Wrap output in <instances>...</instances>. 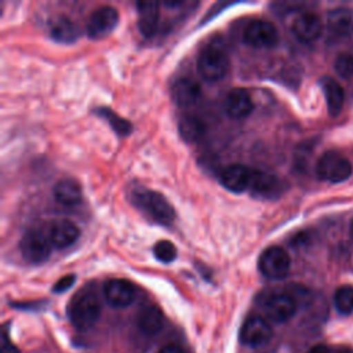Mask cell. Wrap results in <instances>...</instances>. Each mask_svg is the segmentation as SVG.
Returning a JSON list of instances; mask_svg holds the SVG:
<instances>
[{
  "mask_svg": "<svg viewBox=\"0 0 353 353\" xmlns=\"http://www.w3.org/2000/svg\"><path fill=\"white\" fill-rule=\"evenodd\" d=\"M291 259L287 251L279 245L268 247L262 251L258 259L259 272L272 280H279L287 276L290 272Z\"/></svg>",
  "mask_w": 353,
  "mask_h": 353,
  "instance_id": "52a82bcc",
  "label": "cell"
},
{
  "mask_svg": "<svg viewBox=\"0 0 353 353\" xmlns=\"http://www.w3.org/2000/svg\"><path fill=\"white\" fill-rule=\"evenodd\" d=\"M229 57L223 46L208 44L197 57V70L207 81L221 80L229 70Z\"/></svg>",
  "mask_w": 353,
  "mask_h": 353,
  "instance_id": "3957f363",
  "label": "cell"
},
{
  "mask_svg": "<svg viewBox=\"0 0 353 353\" xmlns=\"http://www.w3.org/2000/svg\"><path fill=\"white\" fill-rule=\"evenodd\" d=\"M321 87H323V92L325 97L327 109L330 114L336 116L341 112L345 101V94L341 84L331 77H324L321 80Z\"/></svg>",
  "mask_w": 353,
  "mask_h": 353,
  "instance_id": "cb8c5ba5",
  "label": "cell"
},
{
  "mask_svg": "<svg viewBox=\"0 0 353 353\" xmlns=\"http://www.w3.org/2000/svg\"><path fill=\"white\" fill-rule=\"evenodd\" d=\"M292 33L294 36L303 41V43H310L319 39L323 30V22L319 15L314 12H301L292 22Z\"/></svg>",
  "mask_w": 353,
  "mask_h": 353,
  "instance_id": "2e32d148",
  "label": "cell"
},
{
  "mask_svg": "<svg viewBox=\"0 0 353 353\" xmlns=\"http://www.w3.org/2000/svg\"><path fill=\"white\" fill-rule=\"evenodd\" d=\"M153 254L157 261L170 263L176 258V248L170 240H159L153 247Z\"/></svg>",
  "mask_w": 353,
  "mask_h": 353,
  "instance_id": "4316f807",
  "label": "cell"
},
{
  "mask_svg": "<svg viewBox=\"0 0 353 353\" xmlns=\"http://www.w3.org/2000/svg\"><path fill=\"white\" fill-rule=\"evenodd\" d=\"M138 10V29L142 36L152 37L157 32L159 26V4L153 1L137 3Z\"/></svg>",
  "mask_w": 353,
  "mask_h": 353,
  "instance_id": "ac0fdd59",
  "label": "cell"
},
{
  "mask_svg": "<svg viewBox=\"0 0 353 353\" xmlns=\"http://www.w3.org/2000/svg\"><path fill=\"white\" fill-rule=\"evenodd\" d=\"M335 309L341 314H350L353 312V287L341 285L334 294Z\"/></svg>",
  "mask_w": 353,
  "mask_h": 353,
  "instance_id": "d4e9b609",
  "label": "cell"
},
{
  "mask_svg": "<svg viewBox=\"0 0 353 353\" xmlns=\"http://www.w3.org/2000/svg\"><path fill=\"white\" fill-rule=\"evenodd\" d=\"M98 114H101L105 120H108V123L112 125V128L119 134V135H127L130 134V131L132 130V125L128 120L123 119L121 116H119L116 112H113L112 109L108 108H101L97 109Z\"/></svg>",
  "mask_w": 353,
  "mask_h": 353,
  "instance_id": "484cf974",
  "label": "cell"
},
{
  "mask_svg": "<svg viewBox=\"0 0 353 353\" xmlns=\"http://www.w3.org/2000/svg\"><path fill=\"white\" fill-rule=\"evenodd\" d=\"M106 302L113 307H125L135 298L134 285L124 279H110L103 284Z\"/></svg>",
  "mask_w": 353,
  "mask_h": 353,
  "instance_id": "7c38bea8",
  "label": "cell"
},
{
  "mask_svg": "<svg viewBox=\"0 0 353 353\" xmlns=\"http://www.w3.org/2000/svg\"><path fill=\"white\" fill-rule=\"evenodd\" d=\"M74 280H76L74 274H66V276H62V277H61V279L54 284L52 291H54V292H58V294L65 292L66 290H69V288L74 284Z\"/></svg>",
  "mask_w": 353,
  "mask_h": 353,
  "instance_id": "f1b7e54d",
  "label": "cell"
},
{
  "mask_svg": "<svg viewBox=\"0 0 353 353\" xmlns=\"http://www.w3.org/2000/svg\"><path fill=\"white\" fill-rule=\"evenodd\" d=\"M119 23V12L112 6L95 8L87 19V34L91 39H103L110 34Z\"/></svg>",
  "mask_w": 353,
  "mask_h": 353,
  "instance_id": "9c48e42d",
  "label": "cell"
},
{
  "mask_svg": "<svg viewBox=\"0 0 353 353\" xmlns=\"http://www.w3.org/2000/svg\"><path fill=\"white\" fill-rule=\"evenodd\" d=\"M261 307L269 320L284 323L296 313V301L287 292H268L261 299Z\"/></svg>",
  "mask_w": 353,
  "mask_h": 353,
  "instance_id": "277c9868",
  "label": "cell"
},
{
  "mask_svg": "<svg viewBox=\"0 0 353 353\" xmlns=\"http://www.w3.org/2000/svg\"><path fill=\"white\" fill-rule=\"evenodd\" d=\"M223 108L229 117L239 120L247 117L252 112L254 102L251 94L245 88L236 87L226 94Z\"/></svg>",
  "mask_w": 353,
  "mask_h": 353,
  "instance_id": "5bb4252c",
  "label": "cell"
},
{
  "mask_svg": "<svg viewBox=\"0 0 353 353\" xmlns=\"http://www.w3.org/2000/svg\"><path fill=\"white\" fill-rule=\"evenodd\" d=\"M172 99L179 106H192L201 97L200 84L192 77H181L178 79L171 88Z\"/></svg>",
  "mask_w": 353,
  "mask_h": 353,
  "instance_id": "e0dca14e",
  "label": "cell"
},
{
  "mask_svg": "<svg viewBox=\"0 0 353 353\" xmlns=\"http://www.w3.org/2000/svg\"><path fill=\"white\" fill-rule=\"evenodd\" d=\"M252 178V170L244 164H232L221 172V183L225 189L233 193L248 190Z\"/></svg>",
  "mask_w": 353,
  "mask_h": 353,
  "instance_id": "9a60e30c",
  "label": "cell"
},
{
  "mask_svg": "<svg viewBox=\"0 0 353 353\" xmlns=\"http://www.w3.org/2000/svg\"><path fill=\"white\" fill-rule=\"evenodd\" d=\"M205 123L194 114H185L178 121V131L185 142L199 141L205 134Z\"/></svg>",
  "mask_w": 353,
  "mask_h": 353,
  "instance_id": "603a6c76",
  "label": "cell"
},
{
  "mask_svg": "<svg viewBox=\"0 0 353 353\" xmlns=\"http://www.w3.org/2000/svg\"><path fill=\"white\" fill-rule=\"evenodd\" d=\"M306 353H331L330 352V347L323 345V343H319V345H314L313 347H310Z\"/></svg>",
  "mask_w": 353,
  "mask_h": 353,
  "instance_id": "1f68e13d",
  "label": "cell"
},
{
  "mask_svg": "<svg viewBox=\"0 0 353 353\" xmlns=\"http://www.w3.org/2000/svg\"><path fill=\"white\" fill-rule=\"evenodd\" d=\"M54 197L63 205H74L81 200V188L77 181L72 178L59 179L54 186Z\"/></svg>",
  "mask_w": 353,
  "mask_h": 353,
  "instance_id": "7402d4cb",
  "label": "cell"
},
{
  "mask_svg": "<svg viewBox=\"0 0 353 353\" xmlns=\"http://www.w3.org/2000/svg\"><path fill=\"white\" fill-rule=\"evenodd\" d=\"M50 36L58 43H73L77 37V29L66 15H55L50 21Z\"/></svg>",
  "mask_w": 353,
  "mask_h": 353,
  "instance_id": "ffe728a7",
  "label": "cell"
},
{
  "mask_svg": "<svg viewBox=\"0 0 353 353\" xmlns=\"http://www.w3.org/2000/svg\"><path fill=\"white\" fill-rule=\"evenodd\" d=\"M328 29L338 36H347L353 33V8L338 7L331 10L327 15Z\"/></svg>",
  "mask_w": 353,
  "mask_h": 353,
  "instance_id": "d6986e66",
  "label": "cell"
},
{
  "mask_svg": "<svg viewBox=\"0 0 353 353\" xmlns=\"http://www.w3.org/2000/svg\"><path fill=\"white\" fill-rule=\"evenodd\" d=\"M1 353H19L17 346L11 342L7 331H3V338H1Z\"/></svg>",
  "mask_w": 353,
  "mask_h": 353,
  "instance_id": "f546056e",
  "label": "cell"
},
{
  "mask_svg": "<svg viewBox=\"0 0 353 353\" xmlns=\"http://www.w3.org/2000/svg\"><path fill=\"white\" fill-rule=\"evenodd\" d=\"M352 174V165L347 159L336 152H325L316 164V175L328 182H343Z\"/></svg>",
  "mask_w": 353,
  "mask_h": 353,
  "instance_id": "8992f818",
  "label": "cell"
},
{
  "mask_svg": "<svg viewBox=\"0 0 353 353\" xmlns=\"http://www.w3.org/2000/svg\"><path fill=\"white\" fill-rule=\"evenodd\" d=\"M132 203L160 225H171L175 219L174 207L159 192L145 188L137 189L132 193Z\"/></svg>",
  "mask_w": 353,
  "mask_h": 353,
  "instance_id": "7a4b0ae2",
  "label": "cell"
},
{
  "mask_svg": "<svg viewBox=\"0 0 353 353\" xmlns=\"http://www.w3.org/2000/svg\"><path fill=\"white\" fill-rule=\"evenodd\" d=\"M157 353H183V350L175 343H168V345L163 346Z\"/></svg>",
  "mask_w": 353,
  "mask_h": 353,
  "instance_id": "4dcf8cb0",
  "label": "cell"
},
{
  "mask_svg": "<svg viewBox=\"0 0 353 353\" xmlns=\"http://www.w3.org/2000/svg\"><path fill=\"white\" fill-rule=\"evenodd\" d=\"M101 301L92 287L81 288L68 305V316L72 324L79 330L91 328L99 319Z\"/></svg>",
  "mask_w": 353,
  "mask_h": 353,
  "instance_id": "6da1fadb",
  "label": "cell"
},
{
  "mask_svg": "<svg viewBox=\"0 0 353 353\" xmlns=\"http://www.w3.org/2000/svg\"><path fill=\"white\" fill-rule=\"evenodd\" d=\"M273 335V330L270 324L261 316L248 317L240 331V339L243 343L258 347L270 341Z\"/></svg>",
  "mask_w": 353,
  "mask_h": 353,
  "instance_id": "8fae6325",
  "label": "cell"
},
{
  "mask_svg": "<svg viewBox=\"0 0 353 353\" xmlns=\"http://www.w3.org/2000/svg\"><path fill=\"white\" fill-rule=\"evenodd\" d=\"M248 190L256 199H276L283 192V182L277 175L272 172L263 170H252V178Z\"/></svg>",
  "mask_w": 353,
  "mask_h": 353,
  "instance_id": "30bf717a",
  "label": "cell"
},
{
  "mask_svg": "<svg viewBox=\"0 0 353 353\" xmlns=\"http://www.w3.org/2000/svg\"><path fill=\"white\" fill-rule=\"evenodd\" d=\"M335 72L343 77L350 79L353 77V52H343L341 54L334 63Z\"/></svg>",
  "mask_w": 353,
  "mask_h": 353,
  "instance_id": "83f0119b",
  "label": "cell"
},
{
  "mask_svg": "<svg viewBox=\"0 0 353 353\" xmlns=\"http://www.w3.org/2000/svg\"><path fill=\"white\" fill-rule=\"evenodd\" d=\"M349 232H350V237L353 239V221H352V223H350V228H349Z\"/></svg>",
  "mask_w": 353,
  "mask_h": 353,
  "instance_id": "d6a6232c",
  "label": "cell"
},
{
  "mask_svg": "<svg viewBox=\"0 0 353 353\" xmlns=\"http://www.w3.org/2000/svg\"><path fill=\"white\" fill-rule=\"evenodd\" d=\"M243 40L247 46L254 48H270L277 44L279 32L272 22L254 19L244 28Z\"/></svg>",
  "mask_w": 353,
  "mask_h": 353,
  "instance_id": "ba28073f",
  "label": "cell"
},
{
  "mask_svg": "<svg viewBox=\"0 0 353 353\" xmlns=\"http://www.w3.org/2000/svg\"><path fill=\"white\" fill-rule=\"evenodd\" d=\"M137 324L138 328L148 335H153L157 334L164 324V316L163 312L160 310V307L154 306V305H149L145 306L137 317Z\"/></svg>",
  "mask_w": 353,
  "mask_h": 353,
  "instance_id": "44dd1931",
  "label": "cell"
},
{
  "mask_svg": "<svg viewBox=\"0 0 353 353\" xmlns=\"http://www.w3.org/2000/svg\"><path fill=\"white\" fill-rule=\"evenodd\" d=\"M47 236L52 247L63 250L76 243L80 236V229L69 219L52 221L47 229Z\"/></svg>",
  "mask_w": 353,
  "mask_h": 353,
  "instance_id": "4fadbf2b",
  "label": "cell"
},
{
  "mask_svg": "<svg viewBox=\"0 0 353 353\" xmlns=\"http://www.w3.org/2000/svg\"><path fill=\"white\" fill-rule=\"evenodd\" d=\"M52 244L44 232L29 230L23 234L19 243L21 255L29 263L39 265L46 262L51 255Z\"/></svg>",
  "mask_w": 353,
  "mask_h": 353,
  "instance_id": "5b68a950",
  "label": "cell"
}]
</instances>
